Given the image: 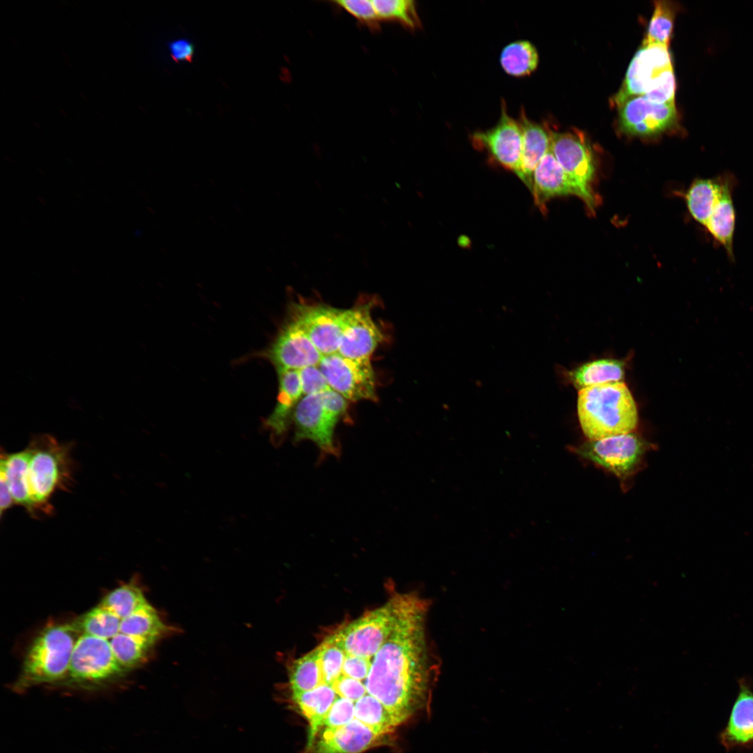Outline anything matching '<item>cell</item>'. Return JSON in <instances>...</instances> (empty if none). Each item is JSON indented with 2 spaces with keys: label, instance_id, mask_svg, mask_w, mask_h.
Wrapping results in <instances>:
<instances>
[{
  "label": "cell",
  "instance_id": "cell-1",
  "mask_svg": "<svg viewBox=\"0 0 753 753\" xmlns=\"http://www.w3.org/2000/svg\"><path fill=\"white\" fill-rule=\"evenodd\" d=\"M429 602L411 593L393 632L373 655L363 681L397 724L408 719L429 695L440 661L429 642Z\"/></svg>",
  "mask_w": 753,
  "mask_h": 753
},
{
  "label": "cell",
  "instance_id": "cell-2",
  "mask_svg": "<svg viewBox=\"0 0 753 753\" xmlns=\"http://www.w3.org/2000/svg\"><path fill=\"white\" fill-rule=\"evenodd\" d=\"M577 413L582 431L590 440L632 432L638 423L635 402L623 381L580 390Z\"/></svg>",
  "mask_w": 753,
  "mask_h": 753
},
{
  "label": "cell",
  "instance_id": "cell-3",
  "mask_svg": "<svg viewBox=\"0 0 753 753\" xmlns=\"http://www.w3.org/2000/svg\"><path fill=\"white\" fill-rule=\"evenodd\" d=\"M29 452L28 482L34 515L50 513V499L59 490H68L73 481V460L67 445L49 434L36 436Z\"/></svg>",
  "mask_w": 753,
  "mask_h": 753
},
{
  "label": "cell",
  "instance_id": "cell-4",
  "mask_svg": "<svg viewBox=\"0 0 753 753\" xmlns=\"http://www.w3.org/2000/svg\"><path fill=\"white\" fill-rule=\"evenodd\" d=\"M80 634L71 624L52 625L35 638L26 655L17 690L63 678Z\"/></svg>",
  "mask_w": 753,
  "mask_h": 753
},
{
  "label": "cell",
  "instance_id": "cell-5",
  "mask_svg": "<svg viewBox=\"0 0 753 753\" xmlns=\"http://www.w3.org/2000/svg\"><path fill=\"white\" fill-rule=\"evenodd\" d=\"M344 416L342 406L325 393L304 395L294 410L293 441L314 442L323 455H340L335 429Z\"/></svg>",
  "mask_w": 753,
  "mask_h": 753
},
{
  "label": "cell",
  "instance_id": "cell-6",
  "mask_svg": "<svg viewBox=\"0 0 753 753\" xmlns=\"http://www.w3.org/2000/svg\"><path fill=\"white\" fill-rule=\"evenodd\" d=\"M651 446L638 434L630 432L586 441L575 448L581 457L628 481L640 469Z\"/></svg>",
  "mask_w": 753,
  "mask_h": 753
},
{
  "label": "cell",
  "instance_id": "cell-7",
  "mask_svg": "<svg viewBox=\"0 0 753 753\" xmlns=\"http://www.w3.org/2000/svg\"><path fill=\"white\" fill-rule=\"evenodd\" d=\"M107 639L81 634L73 652L68 675L76 683L99 684L123 675Z\"/></svg>",
  "mask_w": 753,
  "mask_h": 753
},
{
  "label": "cell",
  "instance_id": "cell-8",
  "mask_svg": "<svg viewBox=\"0 0 753 753\" xmlns=\"http://www.w3.org/2000/svg\"><path fill=\"white\" fill-rule=\"evenodd\" d=\"M319 367L330 388L348 401L377 400L370 359H352L335 353L323 356Z\"/></svg>",
  "mask_w": 753,
  "mask_h": 753
},
{
  "label": "cell",
  "instance_id": "cell-9",
  "mask_svg": "<svg viewBox=\"0 0 753 753\" xmlns=\"http://www.w3.org/2000/svg\"><path fill=\"white\" fill-rule=\"evenodd\" d=\"M347 309L326 305L293 303L289 319L310 338L323 356L337 353Z\"/></svg>",
  "mask_w": 753,
  "mask_h": 753
},
{
  "label": "cell",
  "instance_id": "cell-10",
  "mask_svg": "<svg viewBox=\"0 0 753 753\" xmlns=\"http://www.w3.org/2000/svg\"><path fill=\"white\" fill-rule=\"evenodd\" d=\"M473 147L485 151L490 160L518 175L522 153V131L518 120L507 112L501 102V116L497 123L486 130H478L470 135Z\"/></svg>",
  "mask_w": 753,
  "mask_h": 753
},
{
  "label": "cell",
  "instance_id": "cell-11",
  "mask_svg": "<svg viewBox=\"0 0 753 753\" xmlns=\"http://www.w3.org/2000/svg\"><path fill=\"white\" fill-rule=\"evenodd\" d=\"M618 107L620 128L631 135L653 136L668 130L676 121L675 103L657 104L644 96L630 97Z\"/></svg>",
  "mask_w": 753,
  "mask_h": 753
},
{
  "label": "cell",
  "instance_id": "cell-12",
  "mask_svg": "<svg viewBox=\"0 0 753 753\" xmlns=\"http://www.w3.org/2000/svg\"><path fill=\"white\" fill-rule=\"evenodd\" d=\"M550 149L568 176L586 193L594 196L591 188L595 166L590 145L584 136L570 132L549 129Z\"/></svg>",
  "mask_w": 753,
  "mask_h": 753
},
{
  "label": "cell",
  "instance_id": "cell-13",
  "mask_svg": "<svg viewBox=\"0 0 753 753\" xmlns=\"http://www.w3.org/2000/svg\"><path fill=\"white\" fill-rule=\"evenodd\" d=\"M672 68L668 46H641L630 63L623 85L614 98L615 102L618 105L630 97L644 96L657 77Z\"/></svg>",
  "mask_w": 753,
  "mask_h": 753
},
{
  "label": "cell",
  "instance_id": "cell-14",
  "mask_svg": "<svg viewBox=\"0 0 753 753\" xmlns=\"http://www.w3.org/2000/svg\"><path fill=\"white\" fill-rule=\"evenodd\" d=\"M531 192L535 205L545 213L547 203L552 198L575 195L581 199L587 208L594 212V196L586 193L565 172L551 149L540 160L533 174Z\"/></svg>",
  "mask_w": 753,
  "mask_h": 753
},
{
  "label": "cell",
  "instance_id": "cell-15",
  "mask_svg": "<svg viewBox=\"0 0 753 753\" xmlns=\"http://www.w3.org/2000/svg\"><path fill=\"white\" fill-rule=\"evenodd\" d=\"M276 370H296L319 365L323 355L307 335L291 320L283 326L264 351Z\"/></svg>",
  "mask_w": 753,
  "mask_h": 753
},
{
  "label": "cell",
  "instance_id": "cell-16",
  "mask_svg": "<svg viewBox=\"0 0 753 753\" xmlns=\"http://www.w3.org/2000/svg\"><path fill=\"white\" fill-rule=\"evenodd\" d=\"M382 340L383 335L371 314V305L347 309L338 353L352 359H370Z\"/></svg>",
  "mask_w": 753,
  "mask_h": 753
},
{
  "label": "cell",
  "instance_id": "cell-17",
  "mask_svg": "<svg viewBox=\"0 0 753 753\" xmlns=\"http://www.w3.org/2000/svg\"><path fill=\"white\" fill-rule=\"evenodd\" d=\"M736 698L724 728L718 738L727 752L753 749V686L747 676L738 680Z\"/></svg>",
  "mask_w": 753,
  "mask_h": 753
},
{
  "label": "cell",
  "instance_id": "cell-18",
  "mask_svg": "<svg viewBox=\"0 0 753 753\" xmlns=\"http://www.w3.org/2000/svg\"><path fill=\"white\" fill-rule=\"evenodd\" d=\"M386 736L355 718L340 727L325 728L307 747V753H361L384 743Z\"/></svg>",
  "mask_w": 753,
  "mask_h": 753
},
{
  "label": "cell",
  "instance_id": "cell-19",
  "mask_svg": "<svg viewBox=\"0 0 753 753\" xmlns=\"http://www.w3.org/2000/svg\"><path fill=\"white\" fill-rule=\"evenodd\" d=\"M278 391L275 407L265 420L264 426L270 432L271 440L275 446L280 445L292 423L294 410L303 392L298 370H277Z\"/></svg>",
  "mask_w": 753,
  "mask_h": 753
},
{
  "label": "cell",
  "instance_id": "cell-20",
  "mask_svg": "<svg viewBox=\"0 0 753 753\" xmlns=\"http://www.w3.org/2000/svg\"><path fill=\"white\" fill-rule=\"evenodd\" d=\"M518 122L522 131V153L517 177L531 190L533 174L536 167L550 149L549 129L529 119L524 108Z\"/></svg>",
  "mask_w": 753,
  "mask_h": 753
},
{
  "label": "cell",
  "instance_id": "cell-21",
  "mask_svg": "<svg viewBox=\"0 0 753 753\" xmlns=\"http://www.w3.org/2000/svg\"><path fill=\"white\" fill-rule=\"evenodd\" d=\"M337 698L328 685L321 684L310 691L294 694L292 699L309 724L307 745L310 747L323 727L324 720Z\"/></svg>",
  "mask_w": 753,
  "mask_h": 753
},
{
  "label": "cell",
  "instance_id": "cell-22",
  "mask_svg": "<svg viewBox=\"0 0 753 753\" xmlns=\"http://www.w3.org/2000/svg\"><path fill=\"white\" fill-rule=\"evenodd\" d=\"M29 460L27 448L11 454L1 452L0 471L6 479L14 503L23 506L29 514L34 515L28 482Z\"/></svg>",
  "mask_w": 753,
  "mask_h": 753
},
{
  "label": "cell",
  "instance_id": "cell-23",
  "mask_svg": "<svg viewBox=\"0 0 753 753\" xmlns=\"http://www.w3.org/2000/svg\"><path fill=\"white\" fill-rule=\"evenodd\" d=\"M567 375L570 382L579 390L607 383L622 382L624 362L613 358L598 359L580 365Z\"/></svg>",
  "mask_w": 753,
  "mask_h": 753
},
{
  "label": "cell",
  "instance_id": "cell-24",
  "mask_svg": "<svg viewBox=\"0 0 753 753\" xmlns=\"http://www.w3.org/2000/svg\"><path fill=\"white\" fill-rule=\"evenodd\" d=\"M735 218L729 188L727 185L723 184L720 197L705 227L729 255L733 253Z\"/></svg>",
  "mask_w": 753,
  "mask_h": 753
},
{
  "label": "cell",
  "instance_id": "cell-25",
  "mask_svg": "<svg viewBox=\"0 0 753 753\" xmlns=\"http://www.w3.org/2000/svg\"><path fill=\"white\" fill-rule=\"evenodd\" d=\"M723 184L710 179H697L685 194L692 216L706 226L720 197Z\"/></svg>",
  "mask_w": 753,
  "mask_h": 753
},
{
  "label": "cell",
  "instance_id": "cell-26",
  "mask_svg": "<svg viewBox=\"0 0 753 753\" xmlns=\"http://www.w3.org/2000/svg\"><path fill=\"white\" fill-rule=\"evenodd\" d=\"M538 63L539 56L535 47L526 40H519L508 44L500 56V63L503 70L515 77L530 75L536 70Z\"/></svg>",
  "mask_w": 753,
  "mask_h": 753
},
{
  "label": "cell",
  "instance_id": "cell-27",
  "mask_svg": "<svg viewBox=\"0 0 753 753\" xmlns=\"http://www.w3.org/2000/svg\"><path fill=\"white\" fill-rule=\"evenodd\" d=\"M167 630V626L149 602L120 621L119 632L155 642Z\"/></svg>",
  "mask_w": 753,
  "mask_h": 753
},
{
  "label": "cell",
  "instance_id": "cell-28",
  "mask_svg": "<svg viewBox=\"0 0 753 753\" xmlns=\"http://www.w3.org/2000/svg\"><path fill=\"white\" fill-rule=\"evenodd\" d=\"M354 715L356 719L380 735L388 736L398 725L387 708L368 694L356 701Z\"/></svg>",
  "mask_w": 753,
  "mask_h": 753
},
{
  "label": "cell",
  "instance_id": "cell-29",
  "mask_svg": "<svg viewBox=\"0 0 753 753\" xmlns=\"http://www.w3.org/2000/svg\"><path fill=\"white\" fill-rule=\"evenodd\" d=\"M108 641L115 657L126 671L143 663L155 643L121 632Z\"/></svg>",
  "mask_w": 753,
  "mask_h": 753
},
{
  "label": "cell",
  "instance_id": "cell-30",
  "mask_svg": "<svg viewBox=\"0 0 753 753\" xmlns=\"http://www.w3.org/2000/svg\"><path fill=\"white\" fill-rule=\"evenodd\" d=\"M121 619L98 604L73 623L77 631L107 640L119 632Z\"/></svg>",
  "mask_w": 753,
  "mask_h": 753
},
{
  "label": "cell",
  "instance_id": "cell-31",
  "mask_svg": "<svg viewBox=\"0 0 753 753\" xmlns=\"http://www.w3.org/2000/svg\"><path fill=\"white\" fill-rule=\"evenodd\" d=\"M379 20L400 24L415 30L421 27L416 2L412 0H372Z\"/></svg>",
  "mask_w": 753,
  "mask_h": 753
},
{
  "label": "cell",
  "instance_id": "cell-32",
  "mask_svg": "<svg viewBox=\"0 0 753 753\" xmlns=\"http://www.w3.org/2000/svg\"><path fill=\"white\" fill-rule=\"evenodd\" d=\"M147 602L143 592L137 586L128 584L109 593L99 604L121 619Z\"/></svg>",
  "mask_w": 753,
  "mask_h": 753
},
{
  "label": "cell",
  "instance_id": "cell-33",
  "mask_svg": "<svg viewBox=\"0 0 753 753\" xmlns=\"http://www.w3.org/2000/svg\"><path fill=\"white\" fill-rule=\"evenodd\" d=\"M292 694L310 691L321 685V674L312 651L294 660L289 669Z\"/></svg>",
  "mask_w": 753,
  "mask_h": 753
},
{
  "label": "cell",
  "instance_id": "cell-34",
  "mask_svg": "<svg viewBox=\"0 0 753 753\" xmlns=\"http://www.w3.org/2000/svg\"><path fill=\"white\" fill-rule=\"evenodd\" d=\"M675 10L669 1H655V8L649 22L646 36L642 46L651 44L669 45L671 34Z\"/></svg>",
  "mask_w": 753,
  "mask_h": 753
},
{
  "label": "cell",
  "instance_id": "cell-35",
  "mask_svg": "<svg viewBox=\"0 0 753 753\" xmlns=\"http://www.w3.org/2000/svg\"><path fill=\"white\" fill-rule=\"evenodd\" d=\"M333 3L342 8L357 21L367 26L373 31L380 29L379 20L372 1L370 0H337L332 1Z\"/></svg>",
  "mask_w": 753,
  "mask_h": 753
},
{
  "label": "cell",
  "instance_id": "cell-36",
  "mask_svg": "<svg viewBox=\"0 0 753 753\" xmlns=\"http://www.w3.org/2000/svg\"><path fill=\"white\" fill-rule=\"evenodd\" d=\"M676 82L673 68L664 72L644 95L657 104L675 103Z\"/></svg>",
  "mask_w": 753,
  "mask_h": 753
},
{
  "label": "cell",
  "instance_id": "cell-37",
  "mask_svg": "<svg viewBox=\"0 0 753 753\" xmlns=\"http://www.w3.org/2000/svg\"><path fill=\"white\" fill-rule=\"evenodd\" d=\"M354 704L348 699L338 697L330 708L323 724L326 728L344 725L353 720Z\"/></svg>",
  "mask_w": 753,
  "mask_h": 753
},
{
  "label": "cell",
  "instance_id": "cell-38",
  "mask_svg": "<svg viewBox=\"0 0 753 753\" xmlns=\"http://www.w3.org/2000/svg\"><path fill=\"white\" fill-rule=\"evenodd\" d=\"M303 395L321 393L330 386L319 365H312L298 370Z\"/></svg>",
  "mask_w": 753,
  "mask_h": 753
},
{
  "label": "cell",
  "instance_id": "cell-39",
  "mask_svg": "<svg viewBox=\"0 0 753 753\" xmlns=\"http://www.w3.org/2000/svg\"><path fill=\"white\" fill-rule=\"evenodd\" d=\"M330 685L337 696L357 701L367 694L363 681L340 674Z\"/></svg>",
  "mask_w": 753,
  "mask_h": 753
},
{
  "label": "cell",
  "instance_id": "cell-40",
  "mask_svg": "<svg viewBox=\"0 0 753 753\" xmlns=\"http://www.w3.org/2000/svg\"><path fill=\"white\" fill-rule=\"evenodd\" d=\"M170 57L176 62H192L195 54V46L187 38H178L168 43Z\"/></svg>",
  "mask_w": 753,
  "mask_h": 753
},
{
  "label": "cell",
  "instance_id": "cell-41",
  "mask_svg": "<svg viewBox=\"0 0 753 753\" xmlns=\"http://www.w3.org/2000/svg\"><path fill=\"white\" fill-rule=\"evenodd\" d=\"M0 490H1V500H0V514L3 515V512L9 509L14 503L12 494L10 493L8 485L6 479L2 472L0 471Z\"/></svg>",
  "mask_w": 753,
  "mask_h": 753
}]
</instances>
